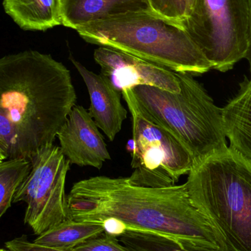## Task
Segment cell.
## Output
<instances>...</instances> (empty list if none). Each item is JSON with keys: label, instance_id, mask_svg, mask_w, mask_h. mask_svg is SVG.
I'll use <instances>...</instances> for the list:
<instances>
[{"label": "cell", "instance_id": "1", "mask_svg": "<svg viewBox=\"0 0 251 251\" xmlns=\"http://www.w3.org/2000/svg\"><path fill=\"white\" fill-rule=\"evenodd\" d=\"M66 202L69 218L75 221L103 224L117 220L126 227L162 234L183 250L219 251L212 227L185 184L141 187L128 177L97 176L74 183Z\"/></svg>", "mask_w": 251, "mask_h": 251}, {"label": "cell", "instance_id": "2", "mask_svg": "<svg viewBox=\"0 0 251 251\" xmlns=\"http://www.w3.org/2000/svg\"><path fill=\"white\" fill-rule=\"evenodd\" d=\"M70 71L50 54L27 50L0 60V113L14 128L10 159L28 158L53 144L76 106Z\"/></svg>", "mask_w": 251, "mask_h": 251}, {"label": "cell", "instance_id": "3", "mask_svg": "<svg viewBox=\"0 0 251 251\" xmlns=\"http://www.w3.org/2000/svg\"><path fill=\"white\" fill-rule=\"evenodd\" d=\"M219 251H251V160L226 147L195 164L185 183Z\"/></svg>", "mask_w": 251, "mask_h": 251}, {"label": "cell", "instance_id": "4", "mask_svg": "<svg viewBox=\"0 0 251 251\" xmlns=\"http://www.w3.org/2000/svg\"><path fill=\"white\" fill-rule=\"evenodd\" d=\"M76 31L90 44L123 51L175 72L200 75L212 69L182 26L153 11L131 13Z\"/></svg>", "mask_w": 251, "mask_h": 251}, {"label": "cell", "instance_id": "5", "mask_svg": "<svg viewBox=\"0 0 251 251\" xmlns=\"http://www.w3.org/2000/svg\"><path fill=\"white\" fill-rule=\"evenodd\" d=\"M177 73L179 93L147 85L133 89L152 119L185 145L195 164L228 147L222 108L215 104L193 75Z\"/></svg>", "mask_w": 251, "mask_h": 251}, {"label": "cell", "instance_id": "6", "mask_svg": "<svg viewBox=\"0 0 251 251\" xmlns=\"http://www.w3.org/2000/svg\"><path fill=\"white\" fill-rule=\"evenodd\" d=\"M122 95L132 119V139L128 142L134 170L128 179L141 187L175 185L195 165L191 152L175 136L158 125L136 97L133 88Z\"/></svg>", "mask_w": 251, "mask_h": 251}, {"label": "cell", "instance_id": "7", "mask_svg": "<svg viewBox=\"0 0 251 251\" xmlns=\"http://www.w3.org/2000/svg\"><path fill=\"white\" fill-rule=\"evenodd\" d=\"M181 26L221 72L246 57L251 32V0H196Z\"/></svg>", "mask_w": 251, "mask_h": 251}, {"label": "cell", "instance_id": "8", "mask_svg": "<svg viewBox=\"0 0 251 251\" xmlns=\"http://www.w3.org/2000/svg\"><path fill=\"white\" fill-rule=\"evenodd\" d=\"M30 160V173L13 203H26L24 221L38 236L69 218L65 190L71 163L54 143L40 148Z\"/></svg>", "mask_w": 251, "mask_h": 251}, {"label": "cell", "instance_id": "9", "mask_svg": "<svg viewBox=\"0 0 251 251\" xmlns=\"http://www.w3.org/2000/svg\"><path fill=\"white\" fill-rule=\"evenodd\" d=\"M94 59L100 66L101 74L120 92L124 88L142 85L173 93L181 91L178 73L156 63L104 47L94 50Z\"/></svg>", "mask_w": 251, "mask_h": 251}, {"label": "cell", "instance_id": "10", "mask_svg": "<svg viewBox=\"0 0 251 251\" xmlns=\"http://www.w3.org/2000/svg\"><path fill=\"white\" fill-rule=\"evenodd\" d=\"M85 107L75 106L57 137L63 155L71 165L100 170L111 160L103 134Z\"/></svg>", "mask_w": 251, "mask_h": 251}, {"label": "cell", "instance_id": "11", "mask_svg": "<svg viewBox=\"0 0 251 251\" xmlns=\"http://www.w3.org/2000/svg\"><path fill=\"white\" fill-rule=\"evenodd\" d=\"M69 60L79 72L88 90L91 101L88 113L108 139L113 142L128 116V111L121 101L122 92L103 74L98 75L88 70L72 56Z\"/></svg>", "mask_w": 251, "mask_h": 251}, {"label": "cell", "instance_id": "12", "mask_svg": "<svg viewBox=\"0 0 251 251\" xmlns=\"http://www.w3.org/2000/svg\"><path fill=\"white\" fill-rule=\"evenodd\" d=\"M62 25L77 29L131 13L152 11L148 0H61Z\"/></svg>", "mask_w": 251, "mask_h": 251}, {"label": "cell", "instance_id": "13", "mask_svg": "<svg viewBox=\"0 0 251 251\" xmlns=\"http://www.w3.org/2000/svg\"><path fill=\"white\" fill-rule=\"evenodd\" d=\"M230 147L251 160V77L240 83L237 95L222 108Z\"/></svg>", "mask_w": 251, "mask_h": 251}, {"label": "cell", "instance_id": "14", "mask_svg": "<svg viewBox=\"0 0 251 251\" xmlns=\"http://www.w3.org/2000/svg\"><path fill=\"white\" fill-rule=\"evenodd\" d=\"M3 6L25 30L45 31L62 25L61 0H4Z\"/></svg>", "mask_w": 251, "mask_h": 251}, {"label": "cell", "instance_id": "15", "mask_svg": "<svg viewBox=\"0 0 251 251\" xmlns=\"http://www.w3.org/2000/svg\"><path fill=\"white\" fill-rule=\"evenodd\" d=\"M105 233L103 224L69 219L37 237L34 243L63 250H71Z\"/></svg>", "mask_w": 251, "mask_h": 251}, {"label": "cell", "instance_id": "16", "mask_svg": "<svg viewBox=\"0 0 251 251\" xmlns=\"http://www.w3.org/2000/svg\"><path fill=\"white\" fill-rule=\"evenodd\" d=\"M32 162L28 158H13L0 162V218L13 203L21 184L29 176Z\"/></svg>", "mask_w": 251, "mask_h": 251}, {"label": "cell", "instance_id": "17", "mask_svg": "<svg viewBox=\"0 0 251 251\" xmlns=\"http://www.w3.org/2000/svg\"><path fill=\"white\" fill-rule=\"evenodd\" d=\"M152 11L181 26L193 12L196 0H148Z\"/></svg>", "mask_w": 251, "mask_h": 251}, {"label": "cell", "instance_id": "18", "mask_svg": "<svg viewBox=\"0 0 251 251\" xmlns=\"http://www.w3.org/2000/svg\"><path fill=\"white\" fill-rule=\"evenodd\" d=\"M72 251H130L114 236L104 233L103 235L88 240L74 249Z\"/></svg>", "mask_w": 251, "mask_h": 251}, {"label": "cell", "instance_id": "19", "mask_svg": "<svg viewBox=\"0 0 251 251\" xmlns=\"http://www.w3.org/2000/svg\"><path fill=\"white\" fill-rule=\"evenodd\" d=\"M14 128L9 119L0 113V162L10 159L15 144Z\"/></svg>", "mask_w": 251, "mask_h": 251}, {"label": "cell", "instance_id": "20", "mask_svg": "<svg viewBox=\"0 0 251 251\" xmlns=\"http://www.w3.org/2000/svg\"><path fill=\"white\" fill-rule=\"evenodd\" d=\"M4 245L8 251H72L41 246L34 242L29 241L28 237L24 235L6 242Z\"/></svg>", "mask_w": 251, "mask_h": 251}, {"label": "cell", "instance_id": "21", "mask_svg": "<svg viewBox=\"0 0 251 251\" xmlns=\"http://www.w3.org/2000/svg\"><path fill=\"white\" fill-rule=\"evenodd\" d=\"M157 251H192L183 250L180 249L172 240L167 238H163L158 245Z\"/></svg>", "mask_w": 251, "mask_h": 251}, {"label": "cell", "instance_id": "22", "mask_svg": "<svg viewBox=\"0 0 251 251\" xmlns=\"http://www.w3.org/2000/svg\"><path fill=\"white\" fill-rule=\"evenodd\" d=\"M245 59L248 60L249 64V69H250L251 77V32L250 40H249V48H248L247 53H246V57Z\"/></svg>", "mask_w": 251, "mask_h": 251}, {"label": "cell", "instance_id": "23", "mask_svg": "<svg viewBox=\"0 0 251 251\" xmlns=\"http://www.w3.org/2000/svg\"><path fill=\"white\" fill-rule=\"evenodd\" d=\"M1 251H8L4 250V249H1Z\"/></svg>", "mask_w": 251, "mask_h": 251}]
</instances>
